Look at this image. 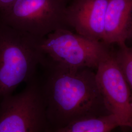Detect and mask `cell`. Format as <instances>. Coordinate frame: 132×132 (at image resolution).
<instances>
[{
  "mask_svg": "<svg viewBox=\"0 0 132 132\" xmlns=\"http://www.w3.org/2000/svg\"><path fill=\"white\" fill-rule=\"evenodd\" d=\"M38 80L47 132L83 118L113 114L90 69L67 70L44 68Z\"/></svg>",
  "mask_w": 132,
  "mask_h": 132,
  "instance_id": "cell-1",
  "label": "cell"
},
{
  "mask_svg": "<svg viewBox=\"0 0 132 132\" xmlns=\"http://www.w3.org/2000/svg\"><path fill=\"white\" fill-rule=\"evenodd\" d=\"M40 39L0 20V104L36 76L42 61Z\"/></svg>",
  "mask_w": 132,
  "mask_h": 132,
  "instance_id": "cell-2",
  "label": "cell"
},
{
  "mask_svg": "<svg viewBox=\"0 0 132 132\" xmlns=\"http://www.w3.org/2000/svg\"><path fill=\"white\" fill-rule=\"evenodd\" d=\"M41 66L67 70H96L110 51L103 42L85 37L68 28H60L41 38Z\"/></svg>",
  "mask_w": 132,
  "mask_h": 132,
  "instance_id": "cell-3",
  "label": "cell"
},
{
  "mask_svg": "<svg viewBox=\"0 0 132 132\" xmlns=\"http://www.w3.org/2000/svg\"><path fill=\"white\" fill-rule=\"evenodd\" d=\"M67 0H15L1 11V20L20 31L41 39L60 28H68Z\"/></svg>",
  "mask_w": 132,
  "mask_h": 132,
  "instance_id": "cell-4",
  "label": "cell"
},
{
  "mask_svg": "<svg viewBox=\"0 0 132 132\" xmlns=\"http://www.w3.org/2000/svg\"><path fill=\"white\" fill-rule=\"evenodd\" d=\"M27 83L22 91L0 104V132H47L36 76Z\"/></svg>",
  "mask_w": 132,
  "mask_h": 132,
  "instance_id": "cell-5",
  "label": "cell"
},
{
  "mask_svg": "<svg viewBox=\"0 0 132 132\" xmlns=\"http://www.w3.org/2000/svg\"><path fill=\"white\" fill-rule=\"evenodd\" d=\"M99 90L118 119L122 132H132V94L127 81L110 50L95 70Z\"/></svg>",
  "mask_w": 132,
  "mask_h": 132,
  "instance_id": "cell-6",
  "label": "cell"
},
{
  "mask_svg": "<svg viewBox=\"0 0 132 132\" xmlns=\"http://www.w3.org/2000/svg\"><path fill=\"white\" fill-rule=\"evenodd\" d=\"M109 1H71L66 9L68 27L85 37L102 42L105 13Z\"/></svg>",
  "mask_w": 132,
  "mask_h": 132,
  "instance_id": "cell-7",
  "label": "cell"
},
{
  "mask_svg": "<svg viewBox=\"0 0 132 132\" xmlns=\"http://www.w3.org/2000/svg\"><path fill=\"white\" fill-rule=\"evenodd\" d=\"M132 30V0H110L102 42L110 46L126 44Z\"/></svg>",
  "mask_w": 132,
  "mask_h": 132,
  "instance_id": "cell-8",
  "label": "cell"
},
{
  "mask_svg": "<svg viewBox=\"0 0 132 132\" xmlns=\"http://www.w3.org/2000/svg\"><path fill=\"white\" fill-rule=\"evenodd\" d=\"M119 126L117 117L110 114L80 119L50 132H112Z\"/></svg>",
  "mask_w": 132,
  "mask_h": 132,
  "instance_id": "cell-9",
  "label": "cell"
},
{
  "mask_svg": "<svg viewBox=\"0 0 132 132\" xmlns=\"http://www.w3.org/2000/svg\"><path fill=\"white\" fill-rule=\"evenodd\" d=\"M113 51L132 94V48L123 44L118 45L117 50Z\"/></svg>",
  "mask_w": 132,
  "mask_h": 132,
  "instance_id": "cell-10",
  "label": "cell"
},
{
  "mask_svg": "<svg viewBox=\"0 0 132 132\" xmlns=\"http://www.w3.org/2000/svg\"><path fill=\"white\" fill-rule=\"evenodd\" d=\"M15 0H0V10L2 11L10 6Z\"/></svg>",
  "mask_w": 132,
  "mask_h": 132,
  "instance_id": "cell-11",
  "label": "cell"
},
{
  "mask_svg": "<svg viewBox=\"0 0 132 132\" xmlns=\"http://www.w3.org/2000/svg\"><path fill=\"white\" fill-rule=\"evenodd\" d=\"M129 42L130 43V46H128H128L132 48V30L131 32L130 33V36H129V38H128L127 41H126V42Z\"/></svg>",
  "mask_w": 132,
  "mask_h": 132,
  "instance_id": "cell-12",
  "label": "cell"
},
{
  "mask_svg": "<svg viewBox=\"0 0 132 132\" xmlns=\"http://www.w3.org/2000/svg\"><path fill=\"white\" fill-rule=\"evenodd\" d=\"M67 1H68V2H69V1H72V0H67Z\"/></svg>",
  "mask_w": 132,
  "mask_h": 132,
  "instance_id": "cell-13",
  "label": "cell"
},
{
  "mask_svg": "<svg viewBox=\"0 0 132 132\" xmlns=\"http://www.w3.org/2000/svg\"></svg>",
  "mask_w": 132,
  "mask_h": 132,
  "instance_id": "cell-14",
  "label": "cell"
}]
</instances>
